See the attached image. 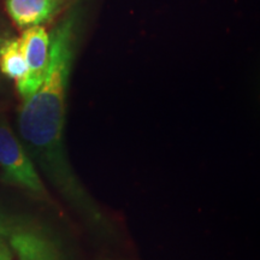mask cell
Masks as SVG:
<instances>
[{"instance_id": "cell-1", "label": "cell", "mask_w": 260, "mask_h": 260, "mask_svg": "<svg viewBox=\"0 0 260 260\" xmlns=\"http://www.w3.org/2000/svg\"><path fill=\"white\" fill-rule=\"evenodd\" d=\"M74 54V22L68 18L50 35L48 64L40 87L23 100L19 109V140L37 168L89 232L100 239L111 240L116 236L115 224L75 172L65 145L68 88Z\"/></svg>"}, {"instance_id": "cell-2", "label": "cell", "mask_w": 260, "mask_h": 260, "mask_svg": "<svg viewBox=\"0 0 260 260\" xmlns=\"http://www.w3.org/2000/svg\"><path fill=\"white\" fill-rule=\"evenodd\" d=\"M0 169L3 178L41 200H50L37 165L4 117H0Z\"/></svg>"}, {"instance_id": "cell-3", "label": "cell", "mask_w": 260, "mask_h": 260, "mask_svg": "<svg viewBox=\"0 0 260 260\" xmlns=\"http://www.w3.org/2000/svg\"><path fill=\"white\" fill-rule=\"evenodd\" d=\"M19 41L28 73L23 82L16 87L22 99L25 100L37 92L46 74L50 54V35L41 25H32L22 32Z\"/></svg>"}, {"instance_id": "cell-4", "label": "cell", "mask_w": 260, "mask_h": 260, "mask_svg": "<svg viewBox=\"0 0 260 260\" xmlns=\"http://www.w3.org/2000/svg\"><path fill=\"white\" fill-rule=\"evenodd\" d=\"M8 235L16 260H67L59 245L41 230L16 228Z\"/></svg>"}, {"instance_id": "cell-5", "label": "cell", "mask_w": 260, "mask_h": 260, "mask_svg": "<svg viewBox=\"0 0 260 260\" xmlns=\"http://www.w3.org/2000/svg\"><path fill=\"white\" fill-rule=\"evenodd\" d=\"M61 0H6V9L19 28L40 25L59 10Z\"/></svg>"}, {"instance_id": "cell-6", "label": "cell", "mask_w": 260, "mask_h": 260, "mask_svg": "<svg viewBox=\"0 0 260 260\" xmlns=\"http://www.w3.org/2000/svg\"><path fill=\"white\" fill-rule=\"evenodd\" d=\"M0 70L14 80L16 86L23 82L28 69L19 39H10L0 46Z\"/></svg>"}, {"instance_id": "cell-7", "label": "cell", "mask_w": 260, "mask_h": 260, "mask_svg": "<svg viewBox=\"0 0 260 260\" xmlns=\"http://www.w3.org/2000/svg\"><path fill=\"white\" fill-rule=\"evenodd\" d=\"M0 260H15L14 253L9 245L0 240Z\"/></svg>"}, {"instance_id": "cell-8", "label": "cell", "mask_w": 260, "mask_h": 260, "mask_svg": "<svg viewBox=\"0 0 260 260\" xmlns=\"http://www.w3.org/2000/svg\"><path fill=\"white\" fill-rule=\"evenodd\" d=\"M8 233H9V230L4 226V224L0 222V240H2L5 235H8Z\"/></svg>"}]
</instances>
